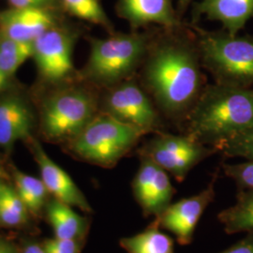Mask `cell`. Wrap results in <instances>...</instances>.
<instances>
[{"instance_id": "6da1fadb", "label": "cell", "mask_w": 253, "mask_h": 253, "mask_svg": "<svg viewBox=\"0 0 253 253\" xmlns=\"http://www.w3.org/2000/svg\"><path fill=\"white\" fill-rule=\"evenodd\" d=\"M194 32H154L140 69V84L165 118L184 124L206 85Z\"/></svg>"}, {"instance_id": "7a4b0ae2", "label": "cell", "mask_w": 253, "mask_h": 253, "mask_svg": "<svg viewBox=\"0 0 253 253\" xmlns=\"http://www.w3.org/2000/svg\"><path fill=\"white\" fill-rule=\"evenodd\" d=\"M185 134L217 148L253 126V89L206 85L185 123Z\"/></svg>"}, {"instance_id": "3957f363", "label": "cell", "mask_w": 253, "mask_h": 253, "mask_svg": "<svg viewBox=\"0 0 253 253\" xmlns=\"http://www.w3.org/2000/svg\"><path fill=\"white\" fill-rule=\"evenodd\" d=\"M153 36V31H132L91 39L89 57L79 76L105 88L136 77Z\"/></svg>"}, {"instance_id": "277c9868", "label": "cell", "mask_w": 253, "mask_h": 253, "mask_svg": "<svg viewBox=\"0 0 253 253\" xmlns=\"http://www.w3.org/2000/svg\"><path fill=\"white\" fill-rule=\"evenodd\" d=\"M202 65L216 84L250 87L253 84V38L193 27Z\"/></svg>"}, {"instance_id": "5b68a950", "label": "cell", "mask_w": 253, "mask_h": 253, "mask_svg": "<svg viewBox=\"0 0 253 253\" xmlns=\"http://www.w3.org/2000/svg\"><path fill=\"white\" fill-rule=\"evenodd\" d=\"M143 136L135 127L100 111L69 141V149L84 162L111 168L134 149Z\"/></svg>"}, {"instance_id": "8992f818", "label": "cell", "mask_w": 253, "mask_h": 253, "mask_svg": "<svg viewBox=\"0 0 253 253\" xmlns=\"http://www.w3.org/2000/svg\"><path fill=\"white\" fill-rule=\"evenodd\" d=\"M99 113L97 96L87 87L73 85L54 93L41 114L43 134L54 141H70Z\"/></svg>"}, {"instance_id": "52a82bcc", "label": "cell", "mask_w": 253, "mask_h": 253, "mask_svg": "<svg viewBox=\"0 0 253 253\" xmlns=\"http://www.w3.org/2000/svg\"><path fill=\"white\" fill-rule=\"evenodd\" d=\"M106 89L101 112L135 127L144 135L163 131L162 114L136 77Z\"/></svg>"}, {"instance_id": "ba28073f", "label": "cell", "mask_w": 253, "mask_h": 253, "mask_svg": "<svg viewBox=\"0 0 253 253\" xmlns=\"http://www.w3.org/2000/svg\"><path fill=\"white\" fill-rule=\"evenodd\" d=\"M216 152L215 148L185 133L176 135L164 131L155 133L137 150L139 156L149 158L178 182L184 180L197 164Z\"/></svg>"}, {"instance_id": "9c48e42d", "label": "cell", "mask_w": 253, "mask_h": 253, "mask_svg": "<svg viewBox=\"0 0 253 253\" xmlns=\"http://www.w3.org/2000/svg\"><path fill=\"white\" fill-rule=\"evenodd\" d=\"M74 43V32L56 27L47 30L32 43V58L42 79L50 83H61L78 74L73 66Z\"/></svg>"}, {"instance_id": "30bf717a", "label": "cell", "mask_w": 253, "mask_h": 253, "mask_svg": "<svg viewBox=\"0 0 253 253\" xmlns=\"http://www.w3.org/2000/svg\"><path fill=\"white\" fill-rule=\"evenodd\" d=\"M139 157L140 166L131 183L132 193L145 217H158L172 204L175 190L168 172L149 158Z\"/></svg>"}, {"instance_id": "8fae6325", "label": "cell", "mask_w": 253, "mask_h": 253, "mask_svg": "<svg viewBox=\"0 0 253 253\" xmlns=\"http://www.w3.org/2000/svg\"><path fill=\"white\" fill-rule=\"evenodd\" d=\"M215 181L214 177L198 194L172 203L160 216L154 217L161 228L175 235L181 246L191 243L200 218L215 198Z\"/></svg>"}, {"instance_id": "7c38bea8", "label": "cell", "mask_w": 253, "mask_h": 253, "mask_svg": "<svg viewBox=\"0 0 253 253\" xmlns=\"http://www.w3.org/2000/svg\"><path fill=\"white\" fill-rule=\"evenodd\" d=\"M55 27L53 15L45 8H11L0 12V38L33 43Z\"/></svg>"}, {"instance_id": "4fadbf2b", "label": "cell", "mask_w": 253, "mask_h": 253, "mask_svg": "<svg viewBox=\"0 0 253 253\" xmlns=\"http://www.w3.org/2000/svg\"><path fill=\"white\" fill-rule=\"evenodd\" d=\"M117 12L132 31L148 25H159L169 30L184 27L172 0H118Z\"/></svg>"}, {"instance_id": "5bb4252c", "label": "cell", "mask_w": 253, "mask_h": 253, "mask_svg": "<svg viewBox=\"0 0 253 253\" xmlns=\"http://www.w3.org/2000/svg\"><path fill=\"white\" fill-rule=\"evenodd\" d=\"M32 149L40 168L41 179L44 183L48 193L53 194L55 200L91 213L89 203L69 173L49 158L37 141H33Z\"/></svg>"}, {"instance_id": "9a60e30c", "label": "cell", "mask_w": 253, "mask_h": 253, "mask_svg": "<svg viewBox=\"0 0 253 253\" xmlns=\"http://www.w3.org/2000/svg\"><path fill=\"white\" fill-rule=\"evenodd\" d=\"M33 128V115L22 98L9 95L0 98V146L9 148L27 139Z\"/></svg>"}, {"instance_id": "2e32d148", "label": "cell", "mask_w": 253, "mask_h": 253, "mask_svg": "<svg viewBox=\"0 0 253 253\" xmlns=\"http://www.w3.org/2000/svg\"><path fill=\"white\" fill-rule=\"evenodd\" d=\"M205 15L220 22L224 31L235 36L253 17V0H202L193 9V17Z\"/></svg>"}, {"instance_id": "e0dca14e", "label": "cell", "mask_w": 253, "mask_h": 253, "mask_svg": "<svg viewBox=\"0 0 253 253\" xmlns=\"http://www.w3.org/2000/svg\"><path fill=\"white\" fill-rule=\"evenodd\" d=\"M47 216L53 227L54 237L83 239L87 232V219L77 214L73 207L58 200L48 205Z\"/></svg>"}, {"instance_id": "ac0fdd59", "label": "cell", "mask_w": 253, "mask_h": 253, "mask_svg": "<svg viewBox=\"0 0 253 253\" xmlns=\"http://www.w3.org/2000/svg\"><path fill=\"white\" fill-rule=\"evenodd\" d=\"M160 228L154 218L143 232L121 238L120 247L127 253H174L173 240Z\"/></svg>"}, {"instance_id": "d6986e66", "label": "cell", "mask_w": 253, "mask_h": 253, "mask_svg": "<svg viewBox=\"0 0 253 253\" xmlns=\"http://www.w3.org/2000/svg\"><path fill=\"white\" fill-rule=\"evenodd\" d=\"M217 219L228 235L253 232V190H242L233 207L222 210Z\"/></svg>"}, {"instance_id": "ffe728a7", "label": "cell", "mask_w": 253, "mask_h": 253, "mask_svg": "<svg viewBox=\"0 0 253 253\" xmlns=\"http://www.w3.org/2000/svg\"><path fill=\"white\" fill-rule=\"evenodd\" d=\"M13 177L16 186V192L25 203L27 210L33 214H38L42 208L47 189L42 179L36 178L25 172L13 169Z\"/></svg>"}, {"instance_id": "44dd1931", "label": "cell", "mask_w": 253, "mask_h": 253, "mask_svg": "<svg viewBox=\"0 0 253 253\" xmlns=\"http://www.w3.org/2000/svg\"><path fill=\"white\" fill-rule=\"evenodd\" d=\"M32 54V43L0 38V72L12 77Z\"/></svg>"}, {"instance_id": "7402d4cb", "label": "cell", "mask_w": 253, "mask_h": 253, "mask_svg": "<svg viewBox=\"0 0 253 253\" xmlns=\"http://www.w3.org/2000/svg\"><path fill=\"white\" fill-rule=\"evenodd\" d=\"M61 2L64 9L73 16L101 26L113 33V25L99 0H61Z\"/></svg>"}, {"instance_id": "603a6c76", "label": "cell", "mask_w": 253, "mask_h": 253, "mask_svg": "<svg viewBox=\"0 0 253 253\" xmlns=\"http://www.w3.org/2000/svg\"><path fill=\"white\" fill-rule=\"evenodd\" d=\"M226 157L253 160V126L228 140L217 148Z\"/></svg>"}, {"instance_id": "cb8c5ba5", "label": "cell", "mask_w": 253, "mask_h": 253, "mask_svg": "<svg viewBox=\"0 0 253 253\" xmlns=\"http://www.w3.org/2000/svg\"><path fill=\"white\" fill-rule=\"evenodd\" d=\"M223 171L241 190H253V160L236 164H224Z\"/></svg>"}, {"instance_id": "d4e9b609", "label": "cell", "mask_w": 253, "mask_h": 253, "mask_svg": "<svg viewBox=\"0 0 253 253\" xmlns=\"http://www.w3.org/2000/svg\"><path fill=\"white\" fill-rule=\"evenodd\" d=\"M46 253H80L82 239H66L54 237L43 244Z\"/></svg>"}, {"instance_id": "484cf974", "label": "cell", "mask_w": 253, "mask_h": 253, "mask_svg": "<svg viewBox=\"0 0 253 253\" xmlns=\"http://www.w3.org/2000/svg\"><path fill=\"white\" fill-rule=\"evenodd\" d=\"M0 201L6 206H8L9 208H11L13 211L20 214L21 216L27 217V207L23 202V200L21 199V197L19 196L16 190L7 186H4Z\"/></svg>"}, {"instance_id": "4316f807", "label": "cell", "mask_w": 253, "mask_h": 253, "mask_svg": "<svg viewBox=\"0 0 253 253\" xmlns=\"http://www.w3.org/2000/svg\"><path fill=\"white\" fill-rule=\"evenodd\" d=\"M26 220L27 217L21 216L0 201V223L7 226H17Z\"/></svg>"}, {"instance_id": "83f0119b", "label": "cell", "mask_w": 253, "mask_h": 253, "mask_svg": "<svg viewBox=\"0 0 253 253\" xmlns=\"http://www.w3.org/2000/svg\"><path fill=\"white\" fill-rule=\"evenodd\" d=\"M218 253H253V232H250L244 239Z\"/></svg>"}, {"instance_id": "f1b7e54d", "label": "cell", "mask_w": 253, "mask_h": 253, "mask_svg": "<svg viewBox=\"0 0 253 253\" xmlns=\"http://www.w3.org/2000/svg\"><path fill=\"white\" fill-rule=\"evenodd\" d=\"M54 0H9L13 8H45Z\"/></svg>"}, {"instance_id": "f546056e", "label": "cell", "mask_w": 253, "mask_h": 253, "mask_svg": "<svg viewBox=\"0 0 253 253\" xmlns=\"http://www.w3.org/2000/svg\"><path fill=\"white\" fill-rule=\"evenodd\" d=\"M193 0H178L177 2V13L178 16L180 17L184 14V12L186 11V9H188L189 5L192 2Z\"/></svg>"}, {"instance_id": "4dcf8cb0", "label": "cell", "mask_w": 253, "mask_h": 253, "mask_svg": "<svg viewBox=\"0 0 253 253\" xmlns=\"http://www.w3.org/2000/svg\"><path fill=\"white\" fill-rule=\"evenodd\" d=\"M10 79H11L10 76L0 72V93L8 87Z\"/></svg>"}, {"instance_id": "1f68e13d", "label": "cell", "mask_w": 253, "mask_h": 253, "mask_svg": "<svg viewBox=\"0 0 253 253\" xmlns=\"http://www.w3.org/2000/svg\"><path fill=\"white\" fill-rule=\"evenodd\" d=\"M24 253H46L43 247L39 245H28L25 249Z\"/></svg>"}, {"instance_id": "d6a6232c", "label": "cell", "mask_w": 253, "mask_h": 253, "mask_svg": "<svg viewBox=\"0 0 253 253\" xmlns=\"http://www.w3.org/2000/svg\"><path fill=\"white\" fill-rule=\"evenodd\" d=\"M0 253H15L11 246L0 242Z\"/></svg>"}, {"instance_id": "836d02e7", "label": "cell", "mask_w": 253, "mask_h": 253, "mask_svg": "<svg viewBox=\"0 0 253 253\" xmlns=\"http://www.w3.org/2000/svg\"><path fill=\"white\" fill-rule=\"evenodd\" d=\"M3 189H4V185H2L0 183V200H1V196H2V192H3Z\"/></svg>"}, {"instance_id": "e575fe53", "label": "cell", "mask_w": 253, "mask_h": 253, "mask_svg": "<svg viewBox=\"0 0 253 253\" xmlns=\"http://www.w3.org/2000/svg\"><path fill=\"white\" fill-rule=\"evenodd\" d=\"M2 173V168H1V165H0V174Z\"/></svg>"}]
</instances>
